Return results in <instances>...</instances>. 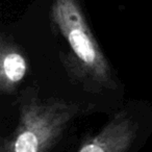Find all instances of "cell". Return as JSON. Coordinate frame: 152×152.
<instances>
[{
    "mask_svg": "<svg viewBox=\"0 0 152 152\" xmlns=\"http://www.w3.org/2000/svg\"><path fill=\"white\" fill-rule=\"evenodd\" d=\"M53 25L68 45L63 63L73 81L92 93L118 87L112 66L102 52L77 0H53Z\"/></svg>",
    "mask_w": 152,
    "mask_h": 152,
    "instance_id": "1",
    "label": "cell"
},
{
    "mask_svg": "<svg viewBox=\"0 0 152 152\" xmlns=\"http://www.w3.org/2000/svg\"><path fill=\"white\" fill-rule=\"evenodd\" d=\"M80 106L59 98H41L29 88L19 103L15 129L0 142V152H50L57 145Z\"/></svg>",
    "mask_w": 152,
    "mask_h": 152,
    "instance_id": "2",
    "label": "cell"
},
{
    "mask_svg": "<svg viewBox=\"0 0 152 152\" xmlns=\"http://www.w3.org/2000/svg\"><path fill=\"white\" fill-rule=\"evenodd\" d=\"M141 132L142 125L133 110L123 108L95 135L86 140L77 152H132Z\"/></svg>",
    "mask_w": 152,
    "mask_h": 152,
    "instance_id": "3",
    "label": "cell"
},
{
    "mask_svg": "<svg viewBox=\"0 0 152 152\" xmlns=\"http://www.w3.org/2000/svg\"><path fill=\"white\" fill-rule=\"evenodd\" d=\"M28 70L27 59L23 51L11 37H0V92L12 95L25 78Z\"/></svg>",
    "mask_w": 152,
    "mask_h": 152,
    "instance_id": "4",
    "label": "cell"
}]
</instances>
